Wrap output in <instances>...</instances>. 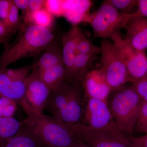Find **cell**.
Instances as JSON below:
<instances>
[{"mask_svg": "<svg viewBox=\"0 0 147 147\" xmlns=\"http://www.w3.org/2000/svg\"><path fill=\"white\" fill-rule=\"evenodd\" d=\"M84 102L82 83L64 81L50 92L44 110L57 120L72 127L81 122Z\"/></svg>", "mask_w": 147, "mask_h": 147, "instance_id": "6da1fadb", "label": "cell"}, {"mask_svg": "<svg viewBox=\"0 0 147 147\" xmlns=\"http://www.w3.org/2000/svg\"><path fill=\"white\" fill-rule=\"evenodd\" d=\"M21 122L44 147H68L78 137L71 127L43 113Z\"/></svg>", "mask_w": 147, "mask_h": 147, "instance_id": "7a4b0ae2", "label": "cell"}, {"mask_svg": "<svg viewBox=\"0 0 147 147\" xmlns=\"http://www.w3.org/2000/svg\"><path fill=\"white\" fill-rule=\"evenodd\" d=\"M55 39L51 29L37 26L27 27L18 40L5 50L0 57V70L21 59L36 57Z\"/></svg>", "mask_w": 147, "mask_h": 147, "instance_id": "3957f363", "label": "cell"}, {"mask_svg": "<svg viewBox=\"0 0 147 147\" xmlns=\"http://www.w3.org/2000/svg\"><path fill=\"white\" fill-rule=\"evenodd\" d=\"M107 102L116 126L123 133H134L142 100L133 87H125L111 93Z\"/></svg>", "mask_w": 147, "mask_h": 147, "instance_id": "277c9868", "label": "cell"}, {"mask_svg": "<svg viewBox=\"0 0 147 147\" xmlns=\"http://www.w3.org/2000/svg\"><path fill=\"white\" fill-rule=\"evenodd\" d=\"M137 13H121L106 0L97 10L89 15L86 22L92 29L94 38H110L113 35L126 28L129 21Z\"/></svg>", "mask_w": 147, "mask_h": 147, "instance_id": "5b68a950", "label": "cell"}, {"mask_svg": "<svg viewBox=\"0 0 147 147\" xmlns=\"http://www.w3.org/2000/svg\"><path fill=\"white\" fill-rule=\"evenodd\" d=\"M79 123L90 131L123 133L116 126L108 102L92 98L84 97L82 118Z\"/></svg>", "mask_w": 147, "mask_h": 147, "instance_id": "8992f818", "label": "cell"}, {"mask_svg": "<svg viewBox=\"0 0 147 147\" xmlns=\"http://www.w3.org/2000/svg\"><path fill=\"white\" fill-rule=\"evenodd\" d=\"M101 67L105 80L112 92L131 82L126 65L113 43L108 40H102L100 44Z\"/></svg>", "mask_w": 147, "mask_h": 147, "instance_id": "52a82bcc", "label": "cell"}, {"mask_svg": "<svg viewBox=\"0 0 147 147\" xmlns=\"http://www.w3.org/2000/svg\"><path fill=\"white\" fill-rule=\"evenodd\" d=\"M110 39L126 65L130 81L133 83L147 76V57L146 51L137 50L121 36L120 32Z\"/></svg>", "mask_w": 147, "mask_h": 147, "instance_id": "ba28073f", "label": "cell"}, {"mask_svg": "<svg viewBox=\"0 0 147 147\" xmlns=\"http://www.w3.org/2000/svg\"><path fill=\"white\" fill-rule=\"evenodd\" d=\"M32 71L27 77L25 94L19 105L28 117L43 113L51 92L37 71Z\"/></svg>", "mask_w": 147, "mask_h": 147, "instance_id": "9c48e42d", "label": "cell"}, {"mask_svg": "<svg viewBox=\"0 0 147 147\" xmlns=\"http://www.w3.org/2000/svg\"><path fill=\"white\" fill-rule=\"evenodd\" d=\"M31 70L30 66L0 70V94L19 105L25 94L27 78Z\"/></svg>", "mask_w": 147, "mask_h": 147, "instance_id": "30bf717a", "label": "cell"}, {"mask_svg": "<svg viewBox=\"0 0 147 147\" xmlns=\"http://www.w3.org/2000/svg\"><path fill=\"white\" fill-rule=\"evenodd\" d=\"M71 127L77 137L90 147H132L133 137L129 134L90 131L79 123Z\"/></svg>", "mask_w": 147, "mask_h": 147, "instance_id": "8fae6325", "label": "cell"}, {"mask_svg": "<svg viewBox=\"0 0 147 147\" xmlns=\"http://www.w3.org/2000/svg\"><path fill=\"white\" fill-rule=\"evenodd\" d=\"M84 97H90L107 102L112 93L111 88L100 69L89 71L82 81Z\"/></svg>", "mask_w": 147, "mask_h": 147, "instance_id": "7c38bea8", "label": "cell"}, {"mask_svg": "<svg viewBox=\"0 0 147 147\" xmlns=\"http://www.w3.org/2000/svg\"><path fill=\"white\" fill-rule=\"evenodd\" d=\"M125 38L137 50L146 51L147 49V18L138 13L131 18L126 27Z\"/></svg>", "mask_w": 147, "mask_h": 147, "instance_id": "4fadbf2b", "label": "cell"}, {"mask_svg": "<svg viewBox=\"0 0 147 147\" xmlns=\"http://www.w3.org/2000/svg\"><path fill=\"white\" fill-rule=\"evenodd\" d=\"M80 30L77 26H73L65 33L61 37L63 60L66 71L65 81L67 82H69L71 79L74 64L77 54V37Z\"/></svg>", "mask_w": 147, "mask_h": 147, "instance_id": "5bb4252c", "label": "cell"}, {"mask_svg": "<svg viewBox=\"0 0 147 147\" xmlns=\"http://www.w3.org/2000/svg\"><path fill=\"white\" fill-rule=\"evenodd\" d=\"M93 4L90 0H62L63 16L73 26H76L82 22H86Z\"/></svg>", "mask_w": 147, "mask_h": 147, "instance_id": "9a60e30c", "label": "cell"}, {"mask_svg": "<svg viewBox=\"0 0 147 147\" xmlns=\"http://www.w3.org/2000/svg\"><path fill=\"white\" fill-rule=\"evenodd\" d=\"M63 63L61 41L54 40L44 51L43 55L34 64L30 66L31 70L40 71L54 66Z\"/></svg>", "mask_w": 147, "mask_h": 147, "instance_id": "2e32d148", "label": "cell"}, {"mask_svg": "<svg viewBox=\"0 0 147 147\" xmlns=\"http://www.w3.org/2000/svg\"><path fill=\"white\" fill-rule=\"evenodd\" d=\"M37 71L40 79L50 91L55 89L65 80V69L63 63L54 66L42 71Z\"/></svg>", "mask_w": 147, "mask_h": 147, "instance_id": "e0dca14e", "label": "cell"}, {"mask_svg": "<svg viewBox=\"0 0 147 147\" xmlns=\"http://www.w3.org/2000/svg\"><path fill=\"white\" fill-rule=\"evenodd\" d=\"M55 16L44 7L24 16V23L26 27L37 26L51 29Z\"/></svg>", "mask_w": 147, "mask_h": 147, "instance_id": "ac0fdd59", "label": "cell"}, {"mask_svg": "<svg viewBox=\"0 0 147 147\" xmlns=\"http://www.w3.org/2000/svg\"><path fill=\"white\" fill-rule=\"evenodd\" d=\"M22 122L14 117H0V147H4L9 139L18 133Z\"/></svg>", "mask_w": 147, "mask_h": 147, "instance_id": "d6986e66", "label": "cell"}, {"mask_svg": "<svg viewBox=\"0 0 147 147\" xmlns=\"http://www.w3.org/2000/svg\"><path fill=\"white\" fill-rule=\"evenodd\" d=\"M4 147H44L22 125L18 133L9 139Z\"/></svg>", "mask_w": 147, "mask_h": 147, "instance_id": "ffe728a7", "label": "cell"}, {"mask_svg": "<svg viewBox=\"0 0 147 147\" xmlns=\"http://www.w3.org/2000/svg\"><path fill=\"white\" fill-rule=\"evenodd\" d=\"M92 56L77 53L74 64L70 81L69 83H82L85 76L88 72L89 61Z\"/></svg>", "mask_w": 147, "mask_h": 147, "instance_id": "44dd1931", "label": "cell"}, {"mask_svg": "<svg viewBox=\"0 0 147 147\" xmlns=\"http://www.w3.org/2000/svg\"><path fill=\"white\" fill-rule=\"evenodd\" d=\"M3 21L12 34L17 31L21 32H24L27 28L26 26L21 21L19 17L18 9L12 0L8 16L5 21Z\"/></svg>", "mask_w": 147, "mask_h": 147, "instance_id": "7402d4cb", "label": "cell"}, {"mask_svg": "<svg viewBox=\"0 0 147 147\" xmlns=\"http://www.w3.org/2000/svg\"><path fill=\"white\" fill-rule=\"evenodd\" d=\"M77 53L93 56L99 54L101 52V48L94 45L92 42L86 38L81 30L79 32L77 37Z\"/></svg>", "mask_w": 147, "mask_h": 147, "instance_id": "603a6c76", "label": "cell"}, {"mask_svg": "<svg viewBox=\"0 0 147 147\" xmlns=\"http://www.w3.org/2000/svg\"><path fill=\"white\" fill-rule=\"evenodd\" d=\"M18 105L14 100L0 94V117H13Z\"/></svg>", "mask_w": 147, "mask_h": 147, "instance_id": "cb8c5ba5", "label": "cell"}, {"mask_svg": "<svg viewBox=\"0 0 147 147\" xmlns=\"http://www.w3.org/2000/svg\"><path fill=\"white\" fill-rule=\"evenodd\" d=\"M134 132L147 134V102H142Z\"/></svg>", "mask_w": 147, "mask_h": 147, "instance_id": "d4e9b609", "label": "cell"}, {"mask_svg": "<svg viewBox=\"0 0 147 147\" xmlns=\"http://www.w3.org/2000/svg\"><path fill=\"white\" fill-rule=\"evenodd\" d=\"M110 4L121 13L125 14L132 13V11L137 5V0H108Z\"/></svg>", "mask_w": 147, "mask_h": 147, "instance_id": "484cf974", "label": "cell"}, {"mask_svg": "<svg viewBox=\"0 0 147 147\" xmlns=\"http://www.w3.org/2000/svg\"><path fill=\"white\" fill-rule=\"evenodd\" d=\"M44 7L54 16H63L62 0H46Z\"/></svg>", "mask_w": 147, "mask_h": 147, "instance_id": "4316f807", "label": "cell"}, {"mask_svg": "<svg viewBox=\"0 0 147 147\" xmlns=\"http://www.w3.org/2000/svg\"><path fill=\"white\" fill-rule=\"evenodd\" d=\"M131 86L137 92L142 101L147 102V76L133 83Z\"/></svg>", "mask_w": 147, "mask_h": 147, "instance_id": "83f0119b", "label": "cell"}, {"mask_svg": "<svg viewBox=\"0 0 147 147\" xmlns=\"http://www.w3.org/2000/svg\"><path fill=\"white\" fill-rule=\"evenodd\" d=\"M45 0H29L28 6L24 13V16L44 7Z\"/></svg>", "mask_w": 147, "mask_h": 147, "instance_id": "f1b7e54d", "label": "cell"}, {"mask_svg": "<svg viewBox=\"0 0 147 147\" xmlns=\"http://www.w3.org/2000/svg\"><path fill=\"white\" fill-rule=\"evenodd\" d=\"M12 0H0V18L5 21L8 16Z\"/></svg>", "mask_w": 147, "mask_h": 147, "instance_id": "f546056e", "label": "cell"}, {"mask_svg": "<svg viewBox=\"0 0 147 147\" xmlns=\"http://www.w3.org/2000/svg\"><path fill=\"white\" fill-rule=\"evenodd\" d=\"M12 34L2 20L0 18V38L5 40L9 43V38Z\"/></svg>", "mask_w": 147, "mask_h": 147, "instance_id": "4dcf8cb0", "label": "cell"}, {"mask_svg": "<svg viewBox=\"0 0 147 147\" xmlns=\"http://www.w3.org/2000/svg\"><path fill=\"white\" fill-rule=\"evenodd\" d=\"M132 147H147V134L139 137H132Z\"/></svg>", "mask_w": 147, "mask_h": 147, "instance_id": "1f68e13d", "label": "cell"}, {"mask_svg": "<svg viewBox=\"0 0 147 147\" xmlns=\"http://www.w3.org/2000/svg\"><path fill=\"white\" fill-rule=\"evenodd\" d=\"M137 5L138 6L137 12L147 18V0H139Z\"/></svg>", "mask_w": 147, "mask_h": 147, "instance_id": "d6a6232c", "label": "cell"}, {"mask_svg": "<svg viewBox=\"0 0 147 147\" xmlns=\"http://www.w3.org/2000/svg\"><path fill=\"white\" fill-rule=\"evenodd\" d=\"M13 2L18 9L23 11V13L26 11L28 6L29 0H13Z\"/></svg>", "mask_w": 147, "mask_h": 147, "instance_id": "836d02e7", "label": "cell"}, {"mask_svg": "<svg viewBox=\"0 0 147 147\" xmlns=\"http://www.w3.org/2000/svg\"><path fill=\"white\" fill-rule=\"evenodd\" d=\"M68 147H90L86 143L77 137L75 141Z\"/></svg>", "mask_w": 147, "mask_h": 147, "instance_id": "e575fe53", "label": "cell"}, {"mask_svg": "<svg viewBox=\"0 0 147 147\" xmlns=\"http://www.w3.org/2000/svg\"><path fill=\"white\" fill-rule=\"evenodd\" d=\"M2 44L3 45L5 50L7 49L9 46L8 42H6L5 40L3 39L2 38H0V44Z\"/></svg>", "mask_w": 147, "mask_h": 147, "instance_id": "d590c367", "label": "cell"}, {"mask_svg": "<svg viewBox=\"0 0 147 147\" xmlns=\"http://www.w3.org/2000/svg\"></svg>", "mask_w": 147, "mask_h": 147, "instance_id": "8d00e7d4", "label": "cell"}]
</instances>
